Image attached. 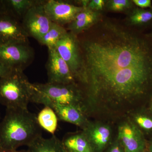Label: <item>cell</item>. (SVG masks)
Listing matches in <instances>:
<instances>
[{"mask_svg":"<svg viewBox=\"0 0 152 152\" xmlns=\"http://www.w3.org/2000/svg\"><path fill=\"white\" fill-rule=\"evenodd\" d=\"M85 41L84 70L80 82L87 115L128 108L143 94L152 76V56L142 40L114 24Z\"/></svg>","mask_w":152,"mask_h":152,"instance_id":"1","label":"cell"},{"mask_svg":"<svg viewBox=\"0 0 152 152\" xmlns=\"http://www.w3.org/2000/svg\"><path fill=\"white\" fill-rule=\"evenodd\" d=\"M44 7L51 21L62 26L69 24L85 8L61 0L45 1Z\"/></svg>","mask_w":152,"mask_h":152,"instance_id":"8","label":"cell"},{"mask_svg":"<svg viewBox=\"0 0 152 152\" xmlns=\"http://www.w3.org/2000/svg\"><path fill=\"white\" fill-rule=\"evenodd\" d=\"M45 1L30 9L21 21L29 37H32L38 41L48 31L52 23L44 9Z\"/></svg>","mask_w":152,"mask_h":152,"instance_id":"7","label":"cell"},{"mask_svg":"<svg viewBox=\"0 0 152 152\" xmlns=\"http://www.w3.org/2000/svg\"><path fill=\"white\" fill-rule=\"evenodd\" d=\"M42 104L51 108L56 114L59 121L73 124L82 129H84L89 122L87 115L78 107L50 101L44 102Z\"/></svg>","mask_w":152,"mask_h":152,"instance_id":"13","label":"cell"},{"mask_svg":"<svg viewBox=\"0 0 152 152\" xmlns=\"http://www.w3.org/2000/svg\"><path fill=\"white\" fill-rule=\"evenodd\" d=\"M0 118H1V114H0Z\"/></svg>","mask_w":152,"mask_h":152,"instance_id":"31","label":"cell"},{"mask_svg":"<svg viewBox=\"0 0 152 152\" xmlns=\"http://www.w3.org/2000/svg\"><path fill=\"white\" fill-rule=\"evenodd\" d=\"M45 101L76 106L86 114L84 92L76 82L67 84L32 83L31 102L42 104Z\"/></svg>","mask_w":152,"mask_h":152,"instance_id":"3","label":"cell"},{"mask_svg":"<svg viewBox=\"0 0 152 152\" xmlns=\"http://www.w3.org/2000/svg\"><path fill=\"white\" fill-rule=\"evenodd\" d=\"M149 152H152V143L151 144L149 147Z\"/></svg>","mask_w":152,"mask_h":152,"instance_id":"29","label":"cell"},{"mask_svg":"<svg viewBox=\"0 0 152 152\" xmlns=\"http://www.w3.org/2000/svg\"><path fill=\"white\" fill-rule=\"evenodd\" d=\"M54 49L66 63L76 81L80 83L84 64L81 48L76 36L67 33L57 42Z\"/></svg>","mask_w":152,"mask_h":152,"instance_id":"5","label":"cell"},{"mask_svg":"<svg viewBox=\"0 0 152 152\" xmlns=\"http://www.w3.org/2000/svg\"><path fill=\"white\" fill-rule=\"evenodd\" d=\"M13 69L0 63V78L7 75Z\"/></svg>","mask_w":152,"mask_h":152,"instance_id":"26","label":"cell"},{"mask_svg":"<svg viewBox=\"0 0 152 152\" xmlns=\"http://www.w3.org/2000/svg\"><path fill=\"white\" fill-rule=\"evenodd\" d=\"M41 0H3L7 13L21 22L23 18L34 6L43 2Z\"/></svg>","mask_w":152,"mask_h":152,"instance_id":"15","label":"cell"},{"mask_svg":"<svg viewBox=\"0 0 152 152\" xmlns=\"http://www.w3.org/2000/svg\"><path fill=\"white\" fill-rule=\"evenodd\" d=\"M132 2L142 8L151 7L152 6L151 0H133Z\"/></svg>","mask_w":152,"mask_h":152,"instance_id":"25","label":"cell"},{"mask_svg":"<svg viewBox=\"0 0 152 152\" xmlns=\"http://www.w3.org/2000/svg\"><path fill=\"white\" fill-rule=\"evenodd\" d=\"M104 5V0H92L88 2L86 7L91 10L99 11L102 10Z\"/></svg>","mask_w":152,"mask_h":152,"instance_id":"23","label":"cell"},{"mask_svg":"<svg viewBox=\"0 0 152 152\" xmlns=\"http://www.w3.org/2000/svg\"><path fill=\"white\" fill-rule=\"evenodd\" d=\"M42 136V129L36 114L28 109L6 108L0 122V151H16L23 146L28 147Z\"/></svg>","mask_w":152,"mask_h":152,"instance_id":"2","label":"cell"},{"mask_svg":"<svg viewBox=\"0 0 152 152\" xmlns=\"http://www.w3.org/2000/svg\"><path fill=\"white\" fill-rule=\"evenodd\" d=\"M134 121L139 126L146 130L152 129V119L149 117L142 115H137L134 117Z\"/></svg>","mask_w":152,"mask_h":152,"instance_id":"22","label":"cell"},{"mask_svg":"<svg viewBox=\"0 0 152 152\" xmlns=\"http://www.w3.org/2000/svg\"><path fill=\"white\" fill-rule=\"evenodd\" d=\"M67 33V31L64 26L52 22L48 31L38 42L46 46L48 49H54L57 42Z\"/></svg>","mask_w":152,"mask_h":152,"instance_id":"19","label":"cell"},{"mask_svg":"<svg viewBox=\"0 0 152 152\" xmlns=\"http://www.w3.org/2000/svg\"><path fill=\"white\" fill-rule=\"evenodd\" d=\"M6 11L3 4V0H0V14L5 12Z\"/></svg>","mask_w":152,"mask_h":152,"instance_id":"27","label":"cell"},{"mask_svg":"<svg viewBox=\"0 0 152 152\" xmlns=\"http://www.w3.org/2000/svg\"><path fill=\"white\" fill-rule=\"evenodd\" d=\"M104 152H125L124 148L117 138L115 140L113 141V142Z\"/></svg>","mask_w":152,"mask_h":152,"instance_id":"24","label":"cell"},{"mask_svg":"<svg viewBox=\"0 0 152 152\" xmlns=\"http://www.w3.org/2000/svg\"><path fill=\"white\" fill-rule=\"evenodd\" d=\"M34 49L29 42L0 45V63L12 69L24 71L34 60Z\"/></svg>","mask_w":152,"mask_h":152,"instance_id":"6","label":"cell"},{"mask_svg":"<svg viewBox=\"0 0 152 152\" xmlns=\"http://www.w3.org/2000/svg\"><path fill=\"white\" fill-rule=\"evenodd\" d=\"M0 152H28L27 150H16L13 151H0Z\"/></svg>","mask_w":152,"mask_h":152,"instance_id":"28","label":"cell"},{"mask_svg":"<svg viewBox=\"0 0 152 152\" xmlns=\"http://www.w3.org/2000/svg\"><path fill=\"white\" fill-rule=\"evenodd\" d=\"M48 51V58L46 66L48 83L67 84L76 82L68 65L55 49H49Z\"/></svg>","mask_w":152,"mask_h":152,"instance_id":"10","label":"cell"},{"mask_svg":"<svg viewBox=\"0 0 152 152\" xmlns=\"http://www.w3.org/2000/svg\"><path fill=\"white\" fill-rule=\"evenodd\" d=\"M28 37L21 22L6 12L0 14V45L29 42Z\"/></svg>","mask_w":152,"mask_h":152,"instance_id":"11","label":"cell"},{"mask_svg":"<svg viewBox=\"0 0 152 152\" xmlns=\"http://www.w3.org/2000/svg\"><path fill=\"white\" fill-rule=\"evenodd\" d=\"M132 3L128 0H111L107 2V5L111 10L119 12L130 7Z\"/></svg>","mask_w":152,"mask_h":152,"instance_id":"21","label":"cell"},{"mask_svg":"<svg viewBox=\"0 0 152 152\" xmlns=\"http://www.w3.org/2000/svg\"><path fill=\"white\" fill-rule=\"evenodd\" d=\"M28 147V152H66L61 141L54 135L48 139L39 137Z\"/></svg>","mask_w":152,"mask_h":152,"instance_id":"16","label":"cell"},{"mask_svg":"<svg viewBox=\"0 0 152 152\" xmlns=\"http://www.w3.org/2000/svg\"><path fill=\"white\" fill-rule=\"evenodd\" d=\"M151 110H152V105H151Z\"/></svg>","mask_w":152,"mask_h":152,"instance_id":"30","label":"cell"},{"mask_svg":"<svg viewBox=\"0 0 152 152\" xmlns=\"http://www.w3.org/2000/svg\"><path fill=\"white\" fill-rule=\"evenodd\" d=\"M61 142L66 152H94L83 131L68 134Z\"/></svg>","mask_w":152,"mask_h":152,"instance_id":"14","label":"cell"},{"mask_svg":"<svg viewBox=\"0 0 152 152\" xmlns=\"http://www.w3.org/2000/svg\"><path fill=\"white\" fill-rule=\"evenodd\" d=\"M117 139L125 152H146V144L142 134L130 120L124 121L119 125Z\"/></svg>","mask_w":152,"mask_h":152,"instance_id":"9","label":"cell"},{"mask_svg":"<svg viewBox=\"0 0 152 152\" xmlns=\"http://www.w3.org/2000/svg\"><path fill=\"white\" fill-rule=\"evenodd\" d=\"M38 124L42 129L54 135L58 128V119L53 110L45 106L37 115Z\"/></svg>","mask_w":152,"mask_h":152,"instance_id":"18","label":"cell"},{"mask_svg":"<svg viewBox=\"0 0 152 152\" xmlns=\"http://www.w3.org/2000/svg\"><path fill=\"white\" fill-rule=\"evenodd\" d=\"M97 17L96 12L85 7L69 24V29L71 33L76 36L91 26L96 21Z\"/></svg>","mask_w":152,"mask_h":152,"instance_id":"17","label":"cell"},{"mask_svg":"<svg viewBox=\"0 0 152 152\" xmlns=\"http://www.w3.org/2000/svg\"><path fill=\"white\" fill-rule=\"evenodd\" d=\"M152 20V11L137 9L135 10L130 16L129 20L132 24L141 25Z\"/></svg>","mask_w":152,"mask_h":152,"instance_id":"20","label":"cell"},{"mask_svg":"<svg viewBox=\"0 0 152 152\" xmlns=\"http://www.w3.org/2000/svg\"><path fill=\"white\" fill-rule=\"evenodd\" d=\"M82 130L94 152H104L113 142L111 128L104 123L90 121Z\"/></svg>","mask_w":152,"mask_h":152,"instance_id":"12","label":"cell"},{"mask_svg":"<svg viewBox=\"0 0 152 152\" xmlns=\"http://www.w3.org/2000/svg\"><path fill=\"white\" fill-rule=\"evenodd\" d=\"M23 71L13 69L0 78V104L6 108L26 109L31 102L32 83Z\"/></svg>","mask_w":152,"mask_h":152,"instance_id":"4","label":"cell"}]
</instances>
